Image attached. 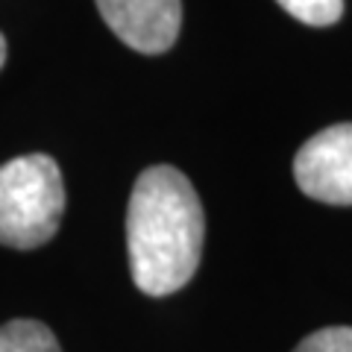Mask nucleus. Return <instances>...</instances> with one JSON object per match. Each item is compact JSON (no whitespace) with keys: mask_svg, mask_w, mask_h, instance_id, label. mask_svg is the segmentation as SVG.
<instances>
[{"mask_svg":"<svg viewBox=\"0 0 352 352\" xmlns=\"http://www.w3.org/2000/svg\"><path fill=\"white\" fill-rule=\"evenodd\" d=\"M206 217L188 176L153 164L135 179L126 208L132 282L147 296H168L188 285L203 256Z\"/></svg>","mask_w":352,"mask_h":352,"instance_id":"nucleus-1","label":"nucleus"},{"mask_svg":"<svg viewBox=\"0 0 352 352\" xmlns=\"http://www.w3.org/2000/svg\"><path fill=\"white\" fill-rule=\"evenodd\" d=\"M65 214L62 170L44 153L0 164V244L36 250L56 235Z\"/></svg>","mask_w":352,"mask_h":352,"instance_id":"nucleus-2","label":"nucleus"},{"mask_svg":"<svg viewBox=\"0 0 352 352\" xmlns=\"http://www.w3.org/2000/svg\"><path fill=\"white\" fill-rule=\"evenodd\" d=\"M0 352H62V346L38 320H9L0 326Z\"/></svg>","mask_w":352,"mask_h":352,"instance_id":"nucleus-5","label":"nucleus"},{"mask_svg":"<svg viewBox=\"0 0 352 352\" xmlns=\"http://www.w3.org/2000/svg\"><path fill=\"white\" fill-rule=\"evenodd\" d=\"M294 352H352V326H329L308 335Z\"/></svg>","mask_w":352,"mask_h":352,"instance_id":"nucleus-7","label":"nucleus"},{"mask_svg":"<svg viewBox=\"0 0 352 352\" xmlns=\"http://www.w3.org/2000/svg\"><path fill=\"white\" fill-rule=\"evenodd\" d=\"M276 3L308 27H332L344 15V0H276Z\"/></svg>","mask_w":352,"mask_h":352,"instance_id":"nucleus-6","label":"nucleus"},{"mask_svg":"<svg viewBox=\"0 0 352 352\" xmlns=\"http://www.w3.org/2000/svg\"><path fill=\"white\" fill-rule=\"evenodd\" d=\"M3 62H6V38H3V32H0V68H3Z\"/></svg>","mask_w":352,"mask_h":352,"instance_id":"nucleus-8","label":"nucleus"},{"mask_svg":"<svg viewBox=\"0 0 352 352\" xmlns=\"http://www.w3.org/2000/svg\"><path fill=\"white\" fill-rule=\"evenodd\" d=\"M106 27L138 53H164L182 27V0H94Z\"/></svg>","mask_w":352,"mask_h":352,"instance_id":"nucleus-4","label":"nucleus"},{"mask_svg":"<svg viewBox=\"0 0 352 352\" xmlns=\"http://www.w3.org/2000/svg\"><path fill=\"white\" fill-rule=\"evenodd\" d=\"M296 185L329 206H352V124H335L311 135L294 159Z\"/></svg>","mask_w":352,"mask_h":352,"instance_id":"nucleus-3","label":"nucleus"}]
</instances>
